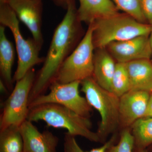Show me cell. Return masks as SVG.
Segmentation results:
<instances>
[{"instance_id": "cell-1", "label": "cell", "mask_w": 152, "mask_h": 152, "mask_svg": "<svg viewBox=\"0 0 152 152\" xmlns=\"http://www.w3.org/2000/svg\"><path fill=\"white\" fill-rule=\"evenodd\" d=\"M64 18L55 30L43 65L37 75L31 91L29 104L34 99L45 94L56 78L61 66L73 51L80 33L74 0H69Z\"/></svg>"}, {"instance_id": "cell-2", "label": "cell", "mask_w": 152, "mask_h": 152, "mask_svg": "<svg viewBox=\"0 0 152 152\" xmlns=\"http://www.w3.org/2000/svg\"><path fill=\"white\" fill-rule=\"evenodd\" d=\"M27 120L31 122L43 121L49 127L66 129L74 136H81L90 141L100 142L96 132L92 131L90 118L82 116L58 104L48 103L30 109Z\"/></svg>"}, {"instance_id": "cell-3", "label": "cell", "mask_w": 152, "mask_h": 152, "mask_svg": "<svg viewBox=\"0 0 152 152\" xmlns=\"http://www.w3.org/2000/svg\"><path fill=\"white\" fill-rule=\"evenodd\" d=\"M81 91L90 105L99 114L101 121L97 131L100 142L104 144L120 126L119 97L97 83L92 77L81 81Z\"/></svg>"}, {"instance_id": "cell-4", "label": "cell", "mask_w": 152, "mask_h": 152, "mask_svg": "<svg viewBox=\"0 0 152 152\" xmlns=\"http://www.w3.org/2000/svg\"><path fill=\"white\" fill-rule=\"evenodd\" d=\"M92 24L95 49L105 48L113 42L149 36L151 31V25L139 22L125 13L99 19Z\"/></svg>"}, {"instance_id": "cell-5", "label": "cell", "mask_w": 152, "mask_h": 152, "mask_svg": "<svg viewBox=\"0 0 152 152\" xmlns=\"http://www.w3.org/2000/svg\"><path fill=\"white\" fill-rule=\"evenodd\" d=\"M19 20L7 3L0 4L1 25L10 28L12 33L18 56V66L13 78L14 82L20 80L34 66L43 63L45 58L40 57L42 48L32 39H26L22 35Z\"/></svg>"}, {"instance_id": "cell-6", "label": "cell", "mask_w": 152, "mask_h": 152, "mask_svg": "<svg viewBox=\"0 0 152 152\" xmlns=\"http://www.w3.org/2000/svg\"><path fill=\"white\" fill-rule=\"evenodd\" d=\"M93 29L92 23L73 51L63 63L54 81L67 83L92 77L95 51Z\"/></svg>"}, {"instance_id": "cell-7", "label": "cell", "mask_w": 152, "mask_h": 152, "mask_svg": "<svg viewBox=\"0 0 152 152\" xmlns=\"http://www.w3.org/2000/svg\"><path fill=\"white\" fill-rule=\"evenodd\" d=\"M32 69L22 78L17 81L8 98L5 101L0 119V130L10 126H20L27 120L31 90L36 78Z\"/></svg>"}, {"instance_id": "cell-8", "label": "cell", "mask_w": 152, "mask_h": 152, "mask_svg": "<svg viewBox=\"0 0 152 152\" xmlns=\"http://www.w3.org/2000/svg\"><path fill=\"white\" fill-rule=\"evenodd\" d=\"M80 81L61 83L54 81L47 94L39 96L29 104V109L42 104H58L73 111L82 116L90 118L93 108L86 97L80 94Z\"/></svg>"}, {"instance_id": "cell-9", "label": "cell", "mask_w": 152, "mask_h": 152, "mask_svg": "<svg viewBox=\"0 0 152 152\" xmlns=\"http://www.w3.org/2000/svg\"><path fill=\"white\" fill-rule=\"evenodd\" d=\"M105 48L117 63L126 64L137 60L150 59L152 55L149 36H139L113 42Z\"/></svg>"}, {"instance_id": "cell-10", "label": "cell", "mask_w": 152, "mask_h": 152, "mask_svg": "<svg viewBox=\"0 0 152 152\" xmlns=\"http://www.w3.org/2000/svg\"><path fill=\"white\" fill-rule=\"evenodd\" d=\"M7 4L19 20L28 28L33 39L42 48L44 41L42 31V0H8Z\"/></svg>"}, {"instance_id": "cell-11", "label": "cell", "mask_w": 152, "mask_h": 152, "mask_svg": "<svg viewBox=\"0 0 152 152\" xmlns=\"http://www.w3.org/2000/svg\"><path fill=\"white\" fill-rule=\"evenodd\" d=\"M151 92L130 91L119 98L120 127L130 128L137 120L145 116Z\"/></svg>"}, {"instance_id": "cell-12", "label": "cell", "mask_w": 152, "mask_h": 152, "mask_svg": "<svg viewBox=\"0 0 152 152\" xmlns=\"http://www.w3.org/2000/svg\"><path fill=\"white\" fill-rule=\"evenodd\" d=\"M20 130L24 152H57L59 139L51 132H41L32 122L28 120L20 126Z\"/></svg>"}, {"instance_id": "cell-13", "label": "cell", "mask_w": 152, "mask_h": 152, "mask_svg": "<svg viewBox=\"0 0 152 152\" xmlns=\"http://www.w3.org/2000/svg\"><path fill=\"white\" fill-rule=\"evenodd\" d=\"M77 15L81 23L89 25L99 19L113 16L119 13L111 0H79Z\"/></svg>"}, {"instance_id": "cell-14", "label": "cell", "mask_w": 152, "mask_h": 152, "mask_svg": "<svg viewBox=\"0 0 152 152\" xmlns=\"http://www.w3.org/2000/svg\"><path fill=\"white\" fill-rule=\"evenodd\" d=\"M116 63L106 48L95 49L92 77L102 88L111 92Z\"/></svg>"}, {"instance_id": "cell-15", "label": "cell", "mask_w": 152, "mask_h": 152, "mask_svg": "<svg viewBox=\"0 0 152 152\" xmlns=\"http://www.w3.org/2000/svg\"><path fill=\"white\" fill-rule=\"evenodd\" d=\"M130 83V91L151 92L152 90V62L150 59L133 61L125 64Z\"/></svg>"}, {"instance_id": "cell-16", "label": "cell", "mask_w": 152, "mask_h": 152, "mask_svg": "<svg viewBox=\"0 0 152 152\" xmlns=\"http://www.w3.org/2000/svg\"><path fill=\"white\" fill-rule=\"evenodd\" d=\"M15 50L12 44L7 38L4 26H0V72L7 88H12L13 78L12 69L15 60Z\"/></svg>"}, {"instance_id": "cell-17", "label": "cell", "mask_w": 152, "mask_h": 152, "mask_svg": "<svg viewBox=\"0 0 152 152\" xmlns=\"http://www.w3.org/2000/svg\"><path fill=\"white\" fill-rule=\"evenodd\" d=\"M134 141V148L145 149L152 145V117L137 120L130 128Z\"/></svg>"}, {"instance_id": "cell-18", "label": "cell", "mask_w": 152, "mask_h": 152, "mask_svg": "<svg viewBox=\"0 0 152 152\" xmlns=\"http://www.w3.org/2000/svg\"><path fill=\"white\" fill-rule=\"evenodd\" d=\"M0 152H24L20 126H10L0 130Z\"/></svg>"}, {"instance_id": "cell-19", "label": "cell", "mask_w": 152, "mask_h": 152, "mask_svg": "<svg viewBox=\"0 0 152 152\" xmlns=\"http://www.w3.org/2000/svg\"><path fill=\"white\" fill-rule=\"evenodd\" d=\"M130 91V83L125 64L116 63L112 80L111 92L120 97Z\"/></svg>"}, {"instance_id": "cell-20", "label": "cell", "mask_w": 152, "mask_h": 152, "mask_svg": "<svg viewBox=\"0 0 152 152\" xmlns=\"http://www.w3.org/2000/svg\"><path fill=\"white\" fill-rule=\"evenodd\" d=\"M119 139L118 134L116 132L114 133L110 140L107 141L102 146L86 151L79 145L75 136L66 132L65 134L64 139V152H106L109 147L118 142Z\"/></svg>"}, {"instance_id": "cell-21", "label": "cell", "mask_w": 152, "mask_h": 152, "mask_svg": "<svg viewBox=\"0 0 152 152\" xmlns=\"http://www.w3.org/2000/svg\"><path fill=\"white\" fill-rule=\"evenodd\" d=\"M118 10L140 23H147L142 10L141 0H111Z\"/></svg>"}, {"instance_id": "cell-22", "label": "cell", "mask_w": 152, "mask_h": 152, "mask_svg": "<svg viewBox=\"0 0 152 152\" xmlns=\"http://www.w3.org/2000/svg\"><path fill=\"white\" fill-rule=\"evenodd\" d=\"M134 141L130 129H123L118 141L110 146L106 152H134Z\"/></svg>"}, {"instance_id": "cell-23", "label": "cell", "mask_w": 152, "mask_h": 152, "mask_svg": "<svg viewBox=\"0 0 152 152\" xmlns=\"http://www.w3.org/2000/svg\"><path fill=\"white\" fill-rule=\"evenodd\" d=\"M142 10L147 23L152 24V0H141Z\"/></svg>"}, {"instance_id": "cell-24", "label": "cell", "mask_w": 152, "mask_h": 152, "mask_svg": "<svg viewBox=\"0 0 152 152\" xmlns=\"http://www.w3.org/2000/svg\"><path fill=\"white\" fill-rule=\"evenodd\" d=\"M145 117H152V93H151Z\"/></svg>"}, {"instance_id": "cell-25", "label": "cell", "mask_w": 152, "mask_h": 152, "mask_svg": "<svg viewBox=\"0 0 152 152\" xmlns=\"http://www.w3.org/2000/svg\"><path fill=\"white\" fill-rule=\"evenodd\" d=\"M69 0H55L57 4H58L59 5L62 6L66 9L68 2Z\"/></svg>"}, {"instance_id": "cell-26", "label": "cell", "mask_w": 152, "mask_h": 152, "mask_svg": "<svg viewBox=\"0 0 152 152\" xmlns=\"http://www.w3.org/2000/svg\"><path fill=\"white\" fill-rule=\"evenodd\" d=\"M134 152H149L147 149H139L134 148Z\"/></svg>"}, {"instance_id": "cell-27", "label": "cell", "mask_w": 152, "mask_h": 152, "mask_svg": "<svg viewBox=\"0 0 152 152\" xmlns=\"http://www.w3.org/2000/svg\"><path fill=\"white\" fill-rule=\"evenodd\" d=\"M149 37L150 44H151V47L152 49V24L151 25V31Z\"/></svg>"}, {"instance_id": "cell-28", "label": "cell", "mask_w": 152, "mask_h": 152, "mask_svg": "<svg viewBox=\"0 0 152 152\" xmlns=\"http://www.w3.org/2000/svg\"><path fill=\"white\" fill-rule=\"evenodd\" d=\"M8 0H0V4H5L7 3Z\"/></svg>"}, {"instance_id": "cell-29", "label": "cell", "mask_w": 152, "mask_h": 152, "mask_svg": "<svg viewBox=\"0 0 152 152\" xmlns=\"http://www.w3.org/2000/svg\"><path fill=\"white\" fill-rule=\"evenodd\" d=\"M151 93H152V90L151 91Z\"/></svg>"}, {"instance_id": "cell-30", "label": "cell", "mask_w": 152, "mask_h": 152, "mask_svg": "<svg viewBox=\"0 0 152 152\" xmlns=\"http://www.w3.org/2000/svg\"><path fill=\"white\" fill-rule=\"evenodd\" d=\"M151 61H152V60H151Z\"/></svg>"}]
</instances>
